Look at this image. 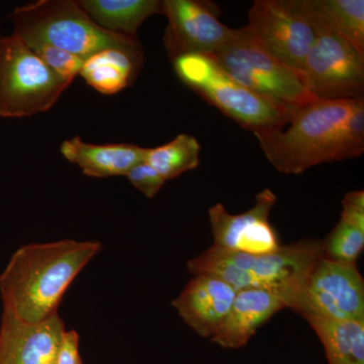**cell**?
<instances>
[{
    "label": "cell",
    "instance_id": "2e32d148",
    "mask_svg": "<svg viewBox=\"0 0 364 364\" xmlns=\"http://www.w3.org/2000/svg\"><path fill=\"white\" fill-rule=\"evenodd\" d=\"M60 152L67 161L77 165L83 174L97 178L126 176L139 163L145 161L147 148L131 143L91 144L80 136L64 141Z\"/></svg>",
    "mask_w": 364,
    "mask_h": 364
},
{
    "label": "cell",
    "instance_id": "7c38bea8",
    "mask_svg": "<svg viewBox=\"0 0 364 364\" xmlns=\"http://www.w3.org/2000/svg\"><path fill=\"white\" fill-rule=\"evenodd\" d=\"M277 198L270 189H263L255 203L243 214L231 215L221 203L208 210L214 235V246L248 255H267L280 248L279 234L269 217Z\"/></svg>",
    "mask_w": 364,
    "mask_h": 364
},
{
    "label": "cell",
    "instance_id": "ffe728a7",
    "mask_svg": "<svg viewBox=\"0 0 364 364\" xmlns=\"http://www.w3.org/2000/svg\"><path fill=\"white\" fill-rule=\"evenodd\" d=\"M81 7L98 26L109 32L136 37L144 21L161 14L158 0H80Z\"/></svg>",
    "mask_w": 364,
    "mask_h": 364
},
{
    "label": "cell",
    "instance_id": "44dd1931",
    "mask_svg": "<svg viewBox=\"0 0 364 364\" xmlns=\"http://www.w3.org/2000/svg\"><path fill=\"white\" fill-rule=\"evenodd\" d=\"M200 145L195 136L179 134L156 148H147L145 161L165 179L176 178L200 165Z\"/></svg>",
    "mask_w": 364,
    "mask_h": 364
},
{
    "label": "cell",
    "instance_id": "30bf717a",
    "mask_svg": "<svg viewBox=\"0 0 364 364\" xmlns=\"http://www.w3.org/2000/svg\"><path fill=\"white\" fill-rule=\"evenodd\" d=\"M247 26L265 51L299 71L317 37L291 0H257L249 11Z\"/></svg>",
    "mask_w": 364,
    "mask_h": 364
},
{
    "label": "cell",
    "instance_id": "e0dca14e",
    "mask_svg": "<svg viewBox=\"0 0 364 364\" xmlns=\"http://www.w3.org/2000/svg\"><path fill=\"white\" fill-rule=\"evenodd\" d=\"M317 35L330 33L364 54L363 0H291Z\"/></svg>",
    "mask_w": 364,
    "mask_h": 364
},
{
    "label": "cell",
    "instance_id": "d6986e66",
    "mask_svg": "<svg viewBox=\"0 0 364 364\" xmlns=\"http://www.w3.org/2000/svg\"><path fill=\"white\" fill-rule=\"evenodd\" d=\"M303 317L322 342L328 364H364V322Z\"/></svg>",
    "mask_w": 364,
    "mask_h": 364
},
{
    "label": "cell",
    "instance_id": "277c9868",
    "mask_svg": "<svg viewBox=\"0 0 364 364\" xmlns=\"http://www.w3.org/2000/svg\"><path fill=\"white\" fill-rule=\"evenodd\" d=\"M9 18L13 33L31 48L52 46L83 60L107 49L144 56L138 38L105 30L74 0H40L16 7Z\"/></svg>",
    "mask_w": 364,
    "mask_h": 364
},
{
    "label": "cell",
    "instance_id": "5bb4252c",
    "mask_svg": "<svg viewBox=\"0 0 364 364\" xmlns=\"http://www.w3.org/2000/svg\"><path fill=\"white\" fill-rule=\"evenodd\" d=\"M236 294V289L219 277L196 274L172 306L196 334L212 338L231 310Z\"/></svg>",
    "mask_w": 364,
    "mask_h": 364
},
{
    "label": "cell",
    "instance_id": "7402d4cb",
    "mask_svg": "<svg viewBox=\"0 0 364 364\" xmlns=\"http://www.w3.org/2000/svg\"><path fill=\"white\" fill-rule=\"evenodd\" d=\"M363 247L364 232L341 220L322 241L324 257L344 264H356Z\"/></svg>",
    "mask_w": 364,
    "mask_h": 364
},
{
    "label": "cell",
    "instance_id": "7a4b0ae2",
    "mask_svg": "<svg viewBox=\"0 0 364 364\" xmlns=\"http://www.w3.org/2000/svg\"><path fill=\"white\" fill-rule=\"evenodd\" d=\"M100 249V242L72 239L18 249L0 275L4 311L30 323L57 314L72 282Z\"/></svg>",
    "mask_w": 364,
    "mask_h": 364
},
{
    "label": "cell",
    "instance_id": "8992f818",
    "mask_svg": "<svg viewBox=\"0 0 364 364\" xmlns=\"http://www.w3.org/2000/svg\"><path fill=\"white\" fill-rule=\"evenodd\" d=\"M210 56L237 82L289 116L301 105L318 100L306 87L301 72L265 51L247 26L235 28L231 39Z\"/></svg>",
    "mask_w": 364,
    "mask_h": 364
},
{
    "label": "cell",
    "instance_id": "cb8c5ba5",
    "mask_svg": "<svg viewBox=\"0 0 364 364\" xmlns=\"http://www.w3.org/2000/svg\"><path fill=\"white\" fill-rule=\"evenodd\" d=\"M126 177L138 191L149 198H154L166 182L156 170L146 161L136 164L127 173Z\"/></svg>",
    "mask_w": 364,
    "mask_h": 364
},
{
    "label": "cell",
    "instance_id": "484cf974",
    "mask_svg": "<svg viewBox=\"0 0 364 364\" xmlns=\"http://www.w3.org/2000/svg\"><path fill=\"white\" fill-rule=\"evenodd\" d=\"M54 364H83L79 354V335L75 330L63 332Z\"/></svg>",
    "mask_w": 364,
    "mask_h": 364
},
{
    "label": "cell",
    "instance_id": "4fadbf2b",
    "mask_svg": "<svg viewBox=\"0 0 364 364\" xmlns=\"http://www.w3.org/2000/svg\"><path fill=\"white\" fill-rule=\"evenodd\" d=\"M65 331L58 313L30 323L4 311L0 323V364H54Z\"/></svg>",
    "mask_w": 364,
    "mask_h": 364
},
{
    "label": "cell",
    "instance_id": "ac0fdd59",
    "mask_svg": "<svg viewBox=\"0 0 364 364\" xmlns=\"http://www.w3.org/2000/svg\"><path fill=\"white\" fill-rule=\"evenodd\" d=\"M143 63L144 56L107 49L86 58L79 75L102 95H116L133 85Z\"/></svg>",
    "mask_w": 364,
    "mask_h": 364
},
{
    "label": "cell",
    "instance_id": "d4e9b609",
    "mask_svg": "<svg viewBox=\"0 0 364 364\" xmlns=\"http://www.w3.org/2000/svg\"><path fill=\"white\" fill-rule=\"evenodd\" d=\"M341 221L364 232V191H351L342 200Z\"/></svg>",
    "mask_w": 364,
    "mask_h": 364
},
{
    "label": "cell",
    "instance_id": "603a6c76",
    "mask_svg": "<svg viewBox=\"0 0 364 364\" xmlns=\"http://www.w3.org/2000/svg\"><path fill=\"white\" fill-rule=\"evenodd\" d=\"M32 49L51 70L64 80L72 83L80 74L85 61L80 57L48 45L37 46Z\"/></svg>",
    "mask_w": 364,
    "mask_h": 364
},
{
    "label": "cell",
    "instance_id": "8fae6325",
    "mask_svg": "<svg viewBox=\"0 0 364 364\" xmlns=\"http://www.w3.org/2000/svg\"><path fill=\"white\" fill-rule=\"evenodd\" d=\"M161 14L168 20L164 44L170 59L188 53L214 54L234 33L219 21L220 9L213 2L164 0Z\"/></svg>",
    "mask_w": 364,
    "mask_h": 364
},
{
    "label": "cell",
    "instance_id": "ba28073f",
    "mask_svg": "<svg viewBox=\"0 0 364 364\" xmlns=\"http://www.w3.org/2000/svg\"><path fill=\"white\" fill-rule=\"evenodd\" d=\"M294 310L301 316L364 322V280L356 264L323 257L309 274Z\"/></svg>",
    "mask_w": 364,
    "mask_h": 364
},
{
    "label": "cell",
    "instance_id": "3957f363",
    "mask_svg": "<svg viewBox=\"0 0 364 364\" xmlns=\"http://www.w3.org/2000/svg\"><path fill=\"white\" fill-rule=\"evenodd\" d=\"M324 257L322 241L305 239L267 255H248L215 247L188 261V272L219 277L237 291L265 289L277 294L287 308H294L309 274Z\"/></svg>",
    "mask_w": 364,
    "mask_h": 364
},
{
    "label": "cell",
    "instance_id": "9a60e30c",
    "mask_svg": "<svg viewBox=\"0 0 364 364\" xmlns=\"http://www.w3.org/2000/svg\"><path fill=\"white\" fill-rule=\"evenodd\" d=\"M286 308L282 299L265 289L237 291L231 310L219 331L212 337V341L223 348H241L248 343L260 326Z\"/></svg>",
    "mask_w": 364,
    "mask_h": 364
},
{
    "label": "cell",
    "instance_id": "5b68a950",
    "mask_svg": "<svg viewBox=\"0 0 364 364\" xmlns=\"http://www.w3.org/2000/svg\"><path fill=\"white\" fill-rule=\"evenodd\" d=\"M171 61L184 85L254 135L280 130L291 117L228 75L210 55L188 53Z\"/></svg>",
    "mask_w": 364,
    "mask_h": 364
},
{
    "label": "cell",
    "instance_id": "9c48e42d",
    "mask_svg": "<svg viewBox=\"0 0 364 364\" xmlns=\"http://www.w3.org/2000/svg\"><path fill=\"white\" fill-rule=\"evenodd\" d=\"M301 72L318 100L363 98L364 54L336 36L317 35Z\"/></svg>",
    "mask_w": 364,
    "mask_h": 364
},
{
    "label": "cell",
    "instance_id": "6da1fadb",
    "mask_svg": "<svg viewBox=\"0 0 364 364\" xmlns=\"http://www.w3.org/2000/svg\"><path fill=\"white\" fill-rule=\"evenodd\" d=\"M255 136L282 173L353 159L364 151L363 98L312 100L296 109L284 128Z\"/></svg>",
    "mask_w": 364,
    "mask_h": 364
},
{
    "label": "cell",
    "instance_id": "52a82bcc",
    "mask_svg": "<svg viewBox=\"0 0 364 364\" xmlns=\"http://www.w3.org/2000/svg\"><path fill=\"white\" fill-rule=\"evenodd\" d=\"M70 85L20 37L0 38V117L21 119L50 111Z\"/></svg>",
    "mask_w": 364,
    "mask_h": 364
}]
</instances>
